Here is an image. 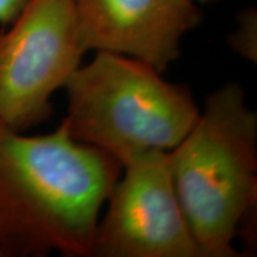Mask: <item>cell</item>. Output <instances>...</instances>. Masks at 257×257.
Masks as SVG:
<instances>
[{
  "instance_id": "1",
  "label": "cell",
  "mask_w": 257,
  "mask_h": 257,
  "mask_svg": "<svg viewBox=\"0 0 257 257\" xmlns=\"http://www.w3.org/2000/svg\"><path fill=\"white\" fill-rule=\"evenodd\" d=\"M121 165L59 127L28 136L0 123L2 257H94L103 206Z\"/></svg>"
},
{
  "instance_id": "2",
  "label": "cell",
  "mask_w": 257,
  "mask_h": 257,
  "mask_svg": "<svg viewBox=\"0 0 257 257\" xmlns=\"http://www.w3.org/2000/svg\"><path fill=\"white\" fill-rule=\"evenodd\" d=\"M176 193L203 257H237L241 220L257 211V113L239 83L210 93L169 152Z\"/></svg>"
},
{
  "instance_id": "3",
  "label": "cell",
  "mask_w": 257,
  "mask_h": 257,
  "mask_svg": "<svg viewBox=\"0 0 257 257\" xmlns=\"http://www.w3.org/2000/svg\"><path fill=\"white\" fill-rule=\"evenodd\" d=\"M152 64L94 52L64 84L69 136L123 166L150 152H170L190 130L200 107L192 92L167 82Z\"/></svg>"
},
{
  "instance_id": "4",
  "label": "cell",
  "mask_w": 257,
  "mask_h": 257,
  "mask_svg": "<svg viewBox=\"0 0 257 257\" xmlns=\"http://www.w3.org/2000/svg\"><path fill=\"white\" fill-rule=\"evenodd\" d=\"M86 53L72 0H29L0 32V123L28 132L49 119Z\"/></svg>"
},
{
  "instance_id": "5",
  "label": "cell",
  "mask_w": 257,
  "mask_h": 257,
  "mask_svg": "<svg viewBox=\"0 0 257 257\" xmlns=\"http://www.w3.org/2000/svg\"><path fill=\"white\" fill-rule=\"evenodd\" d=\"M94 257H203L176 193L169 152L121 166L101 210Z\"/></svg>"
},
{
  "instance_id": "6",
  "label": "cell",
  "mask_w": 257,
  "mask_h": 257,
  "mask_svg": "<svg viewBox=\"0 0 257 257\" xmlns=\"http://www.w3.org/2000/svg\"><path fill=\"white\" fill-rule=\"evenodd\" d=\"M87 52L135 57L165 72L202 22L193 0H72Z\"/></svg>"
},
{
  "instance_id": "7",
  "label": "cell",
  "mask_w": 257,
  "mask_h": 257,
  "mask_svg": "<svg viewBox=\"0 0 257 257\" xmlns=\"http://www.w3.org/2000/svg\"><path fill=\"white\" fill-rule=\"evenodd\" d=\"M227 46L236 56L248 63L257 62V10L246 8L240 10L236 26L227 36Z\"/></svg>"
},
{
  "instance_id": "8",
  "label": "cell",
  "mask_w": 257,
  "mask_h": 257,
  "mask_svg": "<svg viewBox=\"0 0 257 257\" xmlns=\"http://www.w3.org/2000/svg\"><path fill=\"white\" fill-rule=\"evenodd\" d=\"M29 0H0V25L5 28L28 5Z\"/></svg>"
},
{
  "instance_id": "9",
  "label": "cell",
  "mask_w": 257,
  "mask_h": 257,
  "mask_svg": "<svg viewBox=\"0 0 257 257\" xmlns=\"http://www.w3.org/2000/svg\"><path fill=\"white\" fill-rule=\"evenodd\" d=\"M193 2H196V3H204V2H220V0H193Z\"/></svg>"
},
{
  "instance_id": "10",
  "label": "cell",
  "mask_w": 257,
  "mask_h": 257,
  "mask_svg": "<svg viewBox=\"0 0 257 257\" xmlns=\"http://www.w3.org/2000/svg\"><path fill=\"white\" fill-rule=\"evenodd\" d=\"M0 257H2V253H0Z\"/></svg>"
}]
</instances>
